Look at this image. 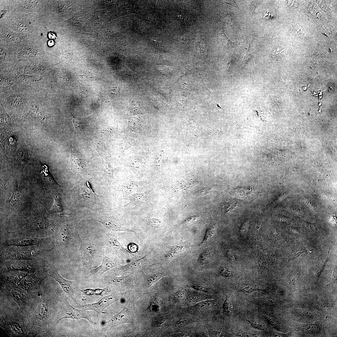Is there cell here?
Segmentation results:
<instances>
[{
  "label": "cell",
  "instance_id": "obj_22",
  "mask_svg": "<svg viewBox=\"0 0 337 337\" xmlns=\"http://www.w3.org/2000/svg\"><path fill=\"white\" fill-rule=\"evenodd\" d=\"M213 303V300L203 301L197 304L194 306L198 310H207L212 306Z\"/></svg>",
  "mask_w": 337,
  "mask_h": 337
},
{
  "label": "cell",
  "instance_id": "obj_17",
  "mask_svg": "<svg viewBox=\"0 0 337 337\" xmlns=\"http://www.w3.org/2000/svg\"><path fill=\"white\" fill-rule=\"evenodd\" d=\"M85 294L87 295H102L104 292H110L111 288L109 286H107L104 288H97L96 289H87L81 291Z\"/></svg>",
  "mask_w": 337,
  "mask_h": 337
},
{
  "label": "cell",
  "instance_id": "obj_14",
  "mask_svg": "<svg viewBox=\"0 0 337 337\" xmlns=\"http://www.w3.org/2000/svg\"><path fill=\"white\" fill-rule=\"evenodd\" d=\"M129 280L128 276H114L110 279L107 283L120 287L126 285L129 282Z\"/></svg>",
  "mask_w": 337,
  "mask_h": 337
},
{
  "label": "cell",
  "instance_id": "obj_27",
  "mask_svg": "<svg viewBox=\"0 0 337 337\" xmlns=\"http://www.w3.org/2000/svg\"><path fill=\"white\" fill-rule=\"evenodd\" d=\"M108 242L112 247L115 250H119L121 248V245L116 238L115 237L109 238Z\"/></svg>",
  "mask_w": 337,
  "mask_h": 337
},
{
  "label": "cell",
  "instance_id": "obj_38",
  "mask_svg": "<svg viewBox=\"0 0 337 337\" xmlns=\"http://www.w3.org/2000/svg\"><path fill=\"white\" fill-rule=\"evenodd\" d=\"M261 2L260 1H252L250 5V8L252 10L254 9Z\"/></svg>",
  "mask_w": 337,
  "mask_h": 337
},
{
  "label": "cell",
  "instance_id": "obj_9",
  "mask_svg": "<svg viewBox=\"0 0 337 337\" xmlns=\"http://www.w3.org/2000/svg\"><path fill=\"white\" fill-rule=\"evenodd\" d=\"M96 252V247L92 243L86 244L83 248L82 262L84 269L90 270Z\"/></svg>",
  "mask_w": 337,
  "mask_h": 337
},
{
  "label": "cell",
  "instance_id": "obj_15",
  "mask_svg": "<svg viewBox=\"0 0 337 337\" xmlns=\"http://www.w3.org/2000/svg\"><path fill=\"white\" fill-rule=\"evenodd\" d=\"M146 196V193H135L132 194L130 197V202L124 206L137 205L144 201Z\"/></svg>",
  "mask_w": 337,
  "mask_h": 337
},
{
  "label": "cell",
  "instance_id": "obj_10",
  "mask_svg": "<svg viewBox=\"0 0 337 337\" xmlns=\"http://www.w3.org/2000/svg\"><path fill=\"white\" fill-rule=\"evenodd\" d=\"M96 221L100 222L105 227L112 231L134 232L132 230L124 227L120 222L113 219L109 218L104 220Z\"/></svg>",
  "mask_w": 337,
  "mask_h": 337
},
{
  "label": "cell",
  "instance_id": "obj_5",
  "mask_svg": "<svg viewBox=\"0 0 337 337\" xmlns=\"http://www.w3.org/2000/svg\"><path fill=\"white\" fill-rule=\"evenodd\" d=\"M118 300L115 295L110 294L103 297L97 302L85 304L82 306L84 308V310L94 311L98 315H100L106 307Z\"/></svg>",
  "mask_w": 337,
  "mask_h": 337
},
{
  "label": "cell",
  "instance_id": "obj_8",
  "mask_svg": "<svg viewBox=\"0 0 337 337\" xmlns=\"http://www.w3.org/2000/svg\"><path fill=\"white\" fill-rule=\"evenodd\" d=\"M117 265L114 259L103 253V259L101 265L95 268L91 269L90 271V275L92 277H96Z\"/></svg>",
  "mask_w": 337,
  "mask_h": 337
},
{
  "label": "cell",
  "instance_id": "obj_30",
  "mask_svg": "<svg viewBox=\"0 0 337 337\" xmlns=\"http://www.w3.org/2000/svg\"><path fill=\"white\" fill-rule=\"evenodd\" d=\"M34 54V51L33 49L28 48L19 53L18 56V58H27L29 57Z\"/></svg>",
  "mask_w": 337,
  "mask_h": 337
},
{
  "label": "cell",
  "instance_id": "obj_7",
  "mask_svg": "<svg viewBox=\"0 0 337 337\" xmlns=\"http://www.w3.org/2000/svg\"><path fill=\"white\" fill-rule=\"evenodd\" d=\"M48 238L22 237L6 240L3 243L4 246L11 245L26 246L38 245L48 240Z\"/></svg>",
  "mask_w": 337,
  "mask_h": 337
},
{
  "label": "cell",
  "instance_id": "obj_35",
  "mask_svg": "<svg viewBox=\"0 0 337 337\" xmlns=\"http://www.w3.org/2000/svg\"><path fill=\"white\" fill-rule=\"evenodd\" d=\"M236 206V202L233 201L229 203H228V204L224 205L223 207L224 208V209H225L224 210L225 212L226 213L233 209Z\"/></svg>",
  "mask_w": 337,
  "mask_h": 337
},
{
  "label": "cell",
  "instance_id": "obj_37",
  "mask_svg": "<svg viewBox=\"0 0 337 337\" xmlns=\"http://www.w3.org/2000/svg\"><path fill=\"white\" fill-rule=\"evenodd\" d=\"M250 45L251 43L248 47L246 48V52L243 58V59L245 60H248L252 56L251 52L249 51V48Z\"/></svg>",
  "mask_w": 337,
  "mask_h": 337
},
{
  "label": "cell",
  "instance_id": "obj_11",
  "mask_svg": "<svg viewBox=\"0 0 337 337\" xmlns=\"http://www.w3.org/2000/svg\"><path fill=\"white\" fill-rule=\"evenodd\" d=\"M36 250V249L31 248L18 249L15 251L13 253H12L11 255L18 259L29 258L35 255L39 252V250Z\"/></svg>",
  "mask_w": 337,
  "mask_h": 337
},
{
  "label": "cell",
  "instance_id": "obj_28",
  "mask_svg": "<svg viewBox=\"0 0 337 337\" xmlns=\"http://www.w3.org/2000/svg\"><path fill=\"white\" fill-rule=\"evenodd\" d=\"M195 321L193 319L188 318H183L179 319L177 322V324L179 327H183L190 323Z\"/></svg>",
  "mask_w": 337,
  "mask_h": 337
},
{
  "label": "cell",
  "instance_id": "obj_13",
  "mask_svg": "<svg viewBox=\"0 0 337 337\" xmlns=\"http://www.w3.org/2000/svg\"><path fill=\"white\" fill-rule=\"evenodd\" d=\"M72 120L74 132L76 133L84 131L89 124V120L86 117H78L73 116Z\"/></svg>",
  "mask_w": 337,
  "mask_h": 337
},
{
  "label": "cell",
  "instance_id": "obj_20",
  "mask_svg": "<svg viewBox=\"0 0 337 337\" xmlns=\"http://www.w3.org/2000/svg\"><path fill=\"white\" fill-rule=\"evenodd\" d=\"M63 210L60 197L56 196L54 197V202L51 209L49 211L50 213L61 212Z\"/></svg>",
  "mask_w": 337,
  "mask_h": 337
},
{
  "label": "cell",
  "instance_id": "obj_1",
  "mask_svg": "<svg viewBox=\"0 0 337 337\" xmlns=\"http://www.w3.org/2000/svg\"><path fill=\"white\" fill-rule=\"evenodd\" d=\"M95 311H87L86 310L76 309L71 306L65 299L63 302L57 316V323L64 318L73 319H85L94 325L95 323L92 320V317L95 315Z\"/></svg>",
  "mask_w": 337,
  "mask_h": 337
},
{
  "label": "cell",
  "instance_id": "obj_40",
  "mask_svg": "<svg viewBox=\"0 0 337 337\" xmlns=\"http://www.w3.org/2000/svg\"><path fill=\"white\" fill-rule=\"evenodd\" d=\"M225 3H226L227 4H229L232 5L233 7H236L237 8H238V6H237V5L236 4V3L235 2V1H234V0L227 1L226 2H225Z\"/></svg>",
  "mask_w": 337,
  "mask_h": 337
},
{
  "label": "cell",
  "instance_id": "obj_33",
  "mask_svg": "<svg viewBox=\"0 0 337 337\" xmlns=\"http://www.w3.org/2000/svg\"><path fill=\"white\" fill-rule=\"evenodd\" d=\"M199 215L194 216L186 219L182 222V224L184 225L192 224L197 221L200 218Z\"/></svg>",
  "mask_w": 337,
  "mask_h": 337
},
{
  "label": "cell",
  "instance_id": "obj_21",
  "mask_svg": "<svg viewBox=\"0 0 337 337\" xmlns=\"http://www.w3.org/2000/svg\"><path fill=\"white\" fill-rule=\"evenodd\" d=\"M215 228L213 227H210L207 229L206 234L203 241L198 245L200 247L207 243L213 236Z\"/></svg>",
  "mask_w": 337,
  "mask_h": 337
},
{
  "label": "cell",
  "instance_id": "obj_42",
  "mask_svg": "<svg viewBox=\"0 0 337 337\" xmlns=\"http://www.w3.org/2000/svg\"><path fill=\"white\" fill-rule=\"evenodd\" d=\"M49 37L50 39H54L56 37V36L54 33L50 32L48 34Z\"/></svg>",
  "mask_w": 337,
  "mask_h": 337
},
{
  "label": "cell",
  "instance_id": "obj_32",
  "mask_svg": "<svg viewBox=\"0 0 337 337\" xmlns=\"http://www.w3.org/2000/svg\"><path fill=\"white\" fill-rule=\"evenodd\" d=\"M231 311V304L228 297L226 296L223 305V311L226 314H230Z\"/></svg>",
  "mask_w": 337,
  "mask_h": 337
},
{
  "label": "cell",
  "instance_id": "obj_34",
  "mask_svg": "<svg viewBox=\"0 0 337 337\" xmlns=\"http://www.w3.org/2000/svg\"><path fill=\"white\" fill-rule=\"evenodd\" d=\"M219 274L221 275L226 276H230L232 274L231 270L229 268L224 267L221 268L219 271Z\"/></svg>",
  "mask_w": 337,
  "mask_h": 337
},
{
  "label": "cell",
  "instance_id": "obj_41",
  "mask_svg": "<svg viewBox=\"0 0 337 337\" xmlns=\"http://www.w3.org/2000/svg\"><path fill=\"white\" fill-rule=\"evenodd\" d=\"M250 323L251 325V326H252L253 327H255V328H257V329H263V327L262 326V325H261V324H254L252 323L251 322H250Z\"/></svg>",
  "mask_w": 337,
  "mask_h": 337
},
{
  "label": "cell",
  "instance_id": "obj_31",
  "mask_svg": "<svg viewBox=\"0 0 337 337\" xmlns=\"http://www.w3.org/2000/svg\"><path fill=\"white\" fill-rule=\"evenodd\" d=\"M195 290L205 293H208L209 291V288L205 285L202 284H195L190 286Z\"/></svg>",
  "mask_w": 337,
  "mask_h": 337
},
{
  "label": "cell",
  "instance_id": "obj_24",
  "mask_svg": "<svg viewBox=\"0 0 337 337\" xmlns=\"http://www.w3.org/2000/svg\"><path fill=\"white\" fill-rule=\"evenodd\" d=\"M163 276H164L162 274L158 273L149 276L147 278V282L149 287L151 286Z\"/></svg>",
  "mask_w": 337,
  "mask_h": 337
},
{
  "label": "cell",
  "instance_id": "obj_26",
  "mask_svg": "<svg viewBox=\"0 0 337 337\" xmlns=\"http://www.w3.org/2000/svg\"><path fill=\"white\" fill-rule=\"evenodd\" d=\"M20 195L19 190L16 189L13 192L9 201V204L11 206L15 204L18 201Z\"/></svg>",
  "mask_w": 337,
  "mask_h": 337
},
{
  "label": "cell",
  "instance_id": "obj_43",
  "mask_svg": "<svg viewBox=\"0 0 337 337\" xmlns=\"http://www.w3.org/2000/svg\"><path fill=\"white\" fill-rule=\"evenodd\" d=\"M54 42L52 40H49L48 42V44L49 46H52L54 45Z\"/></svg>",
  "mask_w": 337,
  "mask_h": 337
},
{
  "label": "cell",
  "instance_id": "obj_23",
  "mask_svg": "<svg viewBox=\"0 0 337 337\" xmlns=\"http://www.w3.org/2000/svg\"><path fill=\"white\" fill-rule=\"evenodd\" d=\"M148 222L149 225L153 228H158L162 227L163 225L162 221L157 218H149L148 220Z\"/></svg>",
  "mask_w": 337,
  "mask_h": 337
},
{
  "label": "cell",
  "instance_id": "obj_19",
  "mask_svg": "<svg viewBox=\"0 0 337 337\" xmlns=\"http://www.w3.org/2000/svg\"><path fill=\"white\" fill-rule=\"evenodd\" d=\"M139 188L138 183L131 181L126 183L123 187V191L125 195H129L137 191Z\"/></svg>",
  "mask_w": 337,
  "mask_h": 337
},
{
  "label": "cell",
  "instance_id": "obj_25",
  "mask_svg": "<svg viewBox=\"0 0 337 337\" xmlns=\"http://www.w3.org/2000/svg\"><path fill=\"white\" fill-rule=\"evenodd\" d=\"M9 265H10V267L11 268L13 269H22V268H24L25 265H27L28 264L25 263V262L22 261H12L8 263Z\"/></svg>",
  "mask_w": 337,
  "mask_h": 337
},
{
  "label": "cell",
  "instance_id": "obj_6",
  "mask_svg": "<svg viewBox=\"0 0 337 337\" xmlns=\"http://www.w3.org/2000/svg\"><path fill=\"white\" fill-rule=\"evenodd\" d=\"M130 312L128 308L125 307L120 311L113 315L104 324V329L106 330L121 324L131 323Z\"/></svg>",
  "mask_w": 337,
  "mask_h": 337
},
{
  "label": "cell",
  "instance_id": "obj_18",
  "mask_svg": "<svg viewBox=\"0 0 337 337\" xmlns=\"http://www.w3.org/2000/svg\"><path fill=\"white\" fill-rule=\"evenodd\" d=\"M213 258L212 253L209 250H207L200 254L198 261L201 264H206L212 261Z\"/></svg>",
  "mask_w": 337,
  "mask_h": 337
},
{
  "label": "cell",
  "instance_id": "obj_2",
  "mask_svg": "<svg viewBox=\"0 0 337 337\" xmlns=\"http://www.w3.org/2000/svg\"><path fill=\"white\" fill-rule=\"evenodd\" d=\"M68 168L83 174H89L90 173L89 162L87 158L75 148L71 149Z\"/></svg>",
  "mask_w": 337,
  "mask_h": 337
},
{
  "label": "cell",
  "instance_id": "obj_29",
  "mask_svg": "<svg viewBox=\"0 0 337 337\" xmlns=\"http://www.w3.org/2000/svg\"><path fill=\"white\" fill-rule=\"evenodd\" d=\"M187 296L186 292L184 291H180L178 292L173 295V298L174 300L177 302H180L184 301L186 298Z\"/></svg>",
  "mask_w": 337,
  "mask_h": 337
},
{
  "label": "cell",
  "instance_id": "obj_16",
  "mask_svg": "<svg viewBox=\"0 0 337 337\" xmlns=\"http://www.w3.org/2000/svg\"><path fill=\"white\" fill-rule=\"evenodd\" d=\"M183 248L182 245L180 244L173 246L165 254V258L168 260L173 259L182 251Z\"/></svg>",
  "mask_w": 337,
  "mask_h": 337
},
{
  "label": "cell",
  "instance_id": "obj_39",
  "mask_svg": "<svg viewBox=\"0 0 337 337\" xmlns=\"http://www.w3.org/2000/svg\"><path fill=\"white\" fill-rule=\"evenodd\" d=\"M256 290H254V288H252L251 287H249V286H247L244 289L241 290L240 291V292H242L244 293H251Z\"/></svg>",
  "mask_w": 337,
  "mask_h": 337
},
{
  "label": "cell",
  "instance_id": "obj_36",
  "mask_svg": "<svg viewBox=\"0 0 337 337\" xmlns=\"http://www.w3.org/2000/svg\"><path fill=\"white\" fill-rule=\"evenodd\" d=\"M227 256L228 259L231 262H234L236 260V256L234 253L231 250H228L227 252Z\"/></svg>",
  "mask_w": 337,
  "mask_h": 337
},
{
  "label": "cell",
  "instance_id": "obj_3",
  "mask_svg": "<svg viewBox=\"0 0 337 337\" xmlns=\"http://www.w3.org/2000/svg\"><path fill=\"white\" fill-rule=\"evenodd\" d=\"M85 183L76 185L75 188L76 190V194L77 198L82 204L91 206L96 202L97 195L90 188L89 183L87 186V182L86 187Z\"/></svg>",
  "mask_w": 337,
  "mask_h": 337
},
{
  "label": "cell",
  "instance_id": "obj_4",
  "mask_svg": "<svg viewBox=\"0 0 337 337\" xmlns=\"http://www.w3.org/2000/svg\"><path fill=\"white\" fill-rule=\"evenodd\" d=\"M48 276L54 278L60 284L64 291L77 305L78 304L75 296L74 281L67 280L59 274L56 270H52L49 272Z\"/></svg>",
  "mask_w": 337,
  "mask_h": 337
},
{
  "label": "cell",
  "instance_id": "obj_12",
  "mask_svg": "<svg viewBox=\"0 0 337 337\" xmlns=\"http://www.w3.org/2000/svg\"><path fill=\"white\" fill-rule=\"evenodd\" d=\"M151 251L140 259L132 261L125 265L120 266V270L122 271L125 272L134 271L139 268L142 265L146 256Z\"/></svg>",
  "mask_w": 337,
  "mask_h": 337
}]
</instances>
